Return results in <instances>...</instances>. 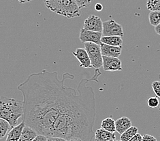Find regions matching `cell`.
<instances>
[{
	"label": "cell",
	"mask_w": 160,
	"mask_h": 141,
	"mask_svg": "<svg viewBox=\"0 0 160 141\" xmlns=\"http://www.w3.org/2000/svg\"><path fill=\"white\" fill-rule=\"evenodd\" d=\"M101 75L100 70L96 69L91 79H82L77 92L73 87L64 85L66 79L74 78L68 72L61 80L56 71L43 69L30 74L17 87L23 96L22 120L27 126L48 138L93 141L96 98L92 87L87 83L92 81L98 83Z\"/></svg>",
	"instance_id": "6da1fadb"
},
{
	"label": "cell",
	"mask_w": 160,
	"mask_h": 141,
	"mask_svg": "<svg viewBox=\"0 0 160 141\" xmlns=\"http://www.w3.org/2000/svg\"><path fill=\"white\" fill-rule=\"evenodd\" d=\"M24 115L23 101L2 96L0 99V118L7 121L12 128L18 125V120Z\"/></svg>",
	"instance_id": "7a4b0ae2"
},
{
	"label": "cell",
	"mask_w": 160,
	"mask_h": 141,
	"mask_svg": "<svg viewBox=\"0 0 160 141\" xmlns=\"http://www.w3.org/2000/svg\"><path fill=\"white\" fill-rule=\"evenodd\" d=\"M48 9L67 18L81 16V12L74 0H44Z\"/></svg>",
	"instance_id": "3957f363"
},
{
	"label": "cell",
	"mask_w": 160,
	"mask_h": 141,
	"mask_svg": "<svg viewBox=\"0 0 160 141\" xmlns=\"http://www.w3.org/2000/svg\"><path fill=\"white\" fill-rule=\"evenodd\" d=\"M84 45L90 58L92 67L96 69H99L103 66V56L100 45L94 43H85Z\"/></svg>",
	"instance_id": "277c9868"
},
{
	"label": "cell",
	"mask_w": 160,
	"mask_h": 141,
	"mask_svg": "<svg viewBox=\"0 0 160 141\" xmlns=\"http://www.w3.org/2000/svg\"><path fill=\"white\" fill-rule=\"evenodd\" d=\"M102 35L104 37L109 36H119L123 37L124 35L123 29L121 25L112 19L104 22L103 24V32Z\"/></svg>",
	"instance_id": "5b68a950"
},
{
	"label": "cell",
	"mask_w": 160,
	"mask_h": 141,
	"mask_svg": "<svg viewBox=\"0 0 160 141\" xmlns=\"http://www.w3.org/2000/svg\"><path fill=\"white\" fill-rule=\"evenodd\" d=\"M102 37V33L89 31V30H86L84 28H82L80 30L79 40L83 44L94 43L98 45H101V40Z\"/></svg>",
	"instance_id": "8992f818"
},
{
	"label": "cell",
	"mask_w": 160,
	"mask_h": 141,
	"mask_svg": "<svg viewBox=\"0 0 160 141\" xmlns=\"http://www.w3.org/2000/svg\"><path fill=\"white\" fill-rule=\"evenodd\" d=\"M103 24L104 22L100 17L96 15H90L84 21L82 28L91 31L102 33Z\"/></svg>",
	"instance_id": "52a82bcc"
},
{
	"label": "cell",
	"mask_w": 160,
	"mask_h": 141,
	"mask_svg": "<svg viewBox=\"0 0 160 141\" xmlns=\"http://www.w3.org/2000/svg\"><path fill=\"white\" fill-rule=\"evenodd\" d=\"M103 69L105 71H122V63L119 58L103 56Z\"/></svg>",
	"instance_id": "ba28073f"
},
{
	"label": "cell",
	"mask_w": 160,
	"mask_h": 141,
	"mask_svg": "<svg viewBox=\"0 0 160 141\" xmlns=\"http://www.w3.org/2000/svg\"><path fill=\"white\" fill-rule=\"evenodd\" d=\"M72 53L79 61L80 67L85 68L93 67L89 56L85 48H77L75 52Z\"/></svg>",
	"instance_id": "9c48e42d"
},
{
	"label": "cell",
	"mask_w": 160,
	"mask_h": 141,
	"mask_svg": "<svg viewBox=\"0 0 160 141\" xmlns=\"http://www.w3.org/2000/svg\"><path fill=\"white\" fill-rule=\"evenodd\" d=\"M102 54L104 56L114 57V58H119L121 54L122 47L112 46L105 44L100 45Z\"/></svg>",
	"instance_id": "30bf717a"
},
{
	"label": "cell",
	"mask_w": 160,
	"mask_h": 141,
	"mask_svg": "<svg viewBox=\"0 0 160 141\" xmlns=\"http://www.w3.org/2000/svg\"><path fill=\"white\" fill-rule=\"evenodd\" d=\"M26 126L25 121L22 120V122L14 128L11 129V130L7 134V138L6 141H19L22 132L23 128Z\"/></svg>",
	"instance_id": "8fae6325"
},
{
	"label": "cell",
	"mask_w": 160,
	"mask_h": 141,
	"mask_svg": "<svg viewBox=\"0 0 160 141\" xmlns=\"http://www.w3.org/2000/svg\"><path fill=\"white\" fill-rule=\"evenodd\" d=\"M115 125L116 132L121 135L132 126V121L128 117H122L115 121Z\"/></svg>",
	"instance_id": "7c38bea8"
},
{
	"label": "cell",
	"mask_w": 160,
	"mask_h": 141,
	"mask_svg": "<svg viewBox=\"0 0 160 141\" xmlns=\"http://www.w3.org/2000/svg\"><path fill=\"white\" fill-rule=\"evenodd\" d=\"M116 139L115 133L110 132L104 129H98L95 132L94 139L95 141H108Z\"/></svg>",
	"instance_id": "4fadbf2b"
},
{
	"label": "cell",
	"mask_w": 160,
	"mask_h": 141,
	"mask_svg": "<svg viewBox=\"0 0 160 141\" xmlns=\"http://www.w3.org/2000/svg\"><path fill=\"white\" fill-rule=\"evenodd\" d=\"M101 41L102 44H105L112 46H117V47H122L123 45V40L121 37L119 36H109V37H104L103 36Z\"/></svg>",
	"instance_id": "5bb4252c"
},
{
	"label": "cell",
	"mask_w": 160,
	"mask_h": 141,
	"mask_svg": "<svg viewBox=\"0 0 160 141\" xmlns=\"http://www.w3.org/2000/svg\"><path fill=\"white\" fill-rule=\"evenodd\" d=\"M38 135V134L36 131L34 130L33 128L26 125L22 132L19 141H33Z\"/></svg>",
	"instance_id": "9a60e30c"
},
{
	"label": "cell",
	"mask_w": 160,
	"mask_h": 141,
	"mask_svg": "<svg viewBox=\"0 0 160 141\" xmlns=\"http://www.w3.org/2000/svg\"><path fill=\"white\" fill-rule=\"evenodd\" d=\"M101 128L104 129L110 132L115 133L116 132L115 121L111 117L106 118L102 121Z\"/></svg>",
	"instance_id": "2e32d148"
},
{
	"label": "cell",
	"mask_w": 160,
	"mask_h": 141,
	"mask_svg": "<svg viewBox=\"0 0 160 141\" xmlns=\"http://www.w3.org/2000/svg\"><path fill=\"white\" fill-rule=\"evenodd\" d=\"M138 133V128L136 126H132L129 128L128 130L125 131L123 134H122L120 136V140L122 141H129L131 140L133 137Z\"/></svg>",
	"instance_id": "e0dca14e"
},
{
	"label": "cell",
	"mask_w": 160,
	"mask_h": 141,
	"mask_svg": "<svg viewBox=\"0 0 160 141\" xmlns=\"http://www.w3.org/2000/svg\"><path fill=\"white\" fill-rule=\"evenodd\" d=\"M148 21H149L150 24L155 27L160 24V11L150 12L148 14Z\"/></svg>",
	"instance_id": "ac0fdd59"
},
{
	"label": "cell",
	"mask_w": 160,
	"mask_h": 141,
	"mask_svg": "<svg viewBox=\"0 0 160 141\" xmlns=\"http://www.w3.org/2000/svg\"><path fill=\"white\" fill-rule=\"evenodd\" d=\"M10 128H12L10 124L7 121L0 118V139H2L6 136Z\"/></svg>",
	"instance_id": "d6986e66"
},
{
	"label": "cell",
	"mask_w": 160,
	"mask_h": 141,
	"mask_svg": "<svg viewBox=\"0 0 160 141\" xmlns=\"http://www.w3.org/2000/svg\"><path fill=\"white\" fill-rule=\"evenodd\" d=\"M147 7L151 12L160 11V0H147Z\"/></svg>",
	"instance_id": "ffe728a7"
},
{
	"label": "cell",
	"mask_w": 160,
	"mask_h": 141,
	"mask_svg": "<svg viewBox=\"0 0 160 141\" xmlns=\"http://www.w3.org/2000/svg\"><path fill=\"white\" fill-rule=\"evenodd\" d=\"M159 104V101L158 97L157 96H152L148 99L147 101V105L149 106L150 108H156L158 107Z\"/></svg>",
	"instance_id": "44dd1931"
},
{
	"label": "cell",
	"mask_w": 160,
	"mask_h": 141,
	"mask_svg": "<svg viewBox=\"0 0 160 141\" xmlns=\"http://www.w3.org/2000/svg\"><path fill=\"white\" fill-rule=\"evenodd\" d=\"M151 86L156 96L160 98V82L158 81H155L152 83Z\"/></svg>",
	"instance_id": "7402d4cb"
},
{
	"label": "cell",
	"mask_w": 160,
	"mask_h": 141,
	"mask_svg": "<svg viewBox=\"0 0 160 141\" xmlns=\"http://www.w3.org/2000/svg\"><path fill=\"white\" fill-rule=\"evenodd\" d=\"M74 2L77 3V4L79 7L80 9L84 8L89 6V5L92 2V0H74Z\"/></svg>",
	"instance_id": "603a6c76"
},
{
	"label": "cell",
	"mask_w": 160,
	"mask_h": 141,
	"mask_svg": "<svg viewBox=\"0 0 160 141\" xmlns=\"http://www.w3.org/2000/svg\"><path fill=\"white\" fill-rule=\"evenodd\" d=\"M142 141H158L153 136L145 134L142 136Z\"/></svg>",
	"instance_id": "cb8c5ba5"
},
{
	"label": "cell",
	"mask_w": 160,
	"mask_h": 141,
	"mask_svg": "<svg viewBox=\"0 0 160 141\" xmlns=\"http://www.w3.org/2000/svg\"><path fill=\"white\" fill-rule=\"evenodd\" d=\"M33 141H48V137L42 134H38Z\"/></svg>",
	"instance_id": "d4e9b609"
},
{
	"label": "cell",
	"mask_w": 160,
	"mask_h": 141,
	"mask_svg": "<svg viewBox=\"0 0 160 141\" xmlns=\"http://www.w3.org/2000/svg\"><path fill=\"white\" fill-rule=\"evenodd\" d=\"M129 141H142V136L139 133H138L136 135H135L133 138L129 140Z\"/></svg>",
	"instance_id": "484cf974"
},
{
	"label": "cell",
	"mask_w": 160,
	"mask_h": 141,
	"mask_svg": "<svg viewBox=\"0 0 160 141\" xmlns=\"http://www.w3.org/2000/svg\"><path fill=\"white\" fill-rule=\"evenodd\" d=\"M48 141H68V140L62 138H59V137H50V138H48Z\"/></svg>",
	"instance_id": "4316f807"
},
{
	"label": "cell",
	"mask_w": 160,
	"mask_h": 141,
	"mask_svg": "<svg viewBox=\"0 0 160 141\" xmlns=\"http://www.w3.org/2000/svg\"><path fill=\"white\" fill-rule=\"evenodd\" d=\"M95 9H96V10L98 11V12H100V11L103 10V6L101 4V3H98L95 5Z\"/></svg>",
	"instance_id": "83f0119b"
},
{
	"label": "cell",
	"mask_w": 160,
	"mask_h": 141,
	"mask_svg": "<svg viewBox=\"0 0 160 141\" xmlns=\"http://www.w3.org/2000/svg\"><path fill=\"white\" fill-rule=\"evenodd\" d=\"M155 33H157L158 35H160V24H159L158 26H155Z\"/></svg>",
	"instance_id": "f1b7e54d"
},
{
	"label": "cell",
	"mask_w": 160,
	"mask_h": 141,
	"mask_svg": "<svg viewBox=\"0 0 160 141\" xmlns=\"http://www.w3.org/2000/svg\"><path fill=\"white\" fill-rule=\"evenodd\" d=\"M17 1L21 3H25L27 2H32L33 0H17Z\"/></svg>",
	"instance_id": "f546056e"
},
{
	"label": "cell",
	"mask_w": 160,
	"mask_h": 141,
	"mask_svg": "<svg viewBox=\"0 0 160 141\" xmlns=\"http://www.w3.org/2000/svg\"><path fill=\"white\" fill-rule=\"evenodd\" d=\"M68 141H82L81 139H78V138H73V139H71L70 140H68Z\"/></svg>",
	"instance_id": "4dcf8cb0"
},
{
	"label": "cell",
	"mask_w": 160,
	"mask_h": 141,
	"mask_svg": "<svg viewBox=\"0 0 160 141\" xmlns=\"http://www.w3.org/2000/svg\"><path fill=\"white\" fill-rule=\"evenodd\" d=\"M108 141H115L114 140H108Z\"/></svg>",
	"instance_id": "1f68e13d"
},
{
	"label": "cell",
	"mask_w": 160,
	"mask_h": 141,
	"mask_svg": "<svg viewBox=\"0 0 160 141\" xmlns=\"http://www.w3.org/2000/svg\"><path fill=\"white\" fill-rule=\"evenodd\" d=\"M115 141H122V140H115Z\"/></svg>",
	"instance_id": "d6a6232c"
},
{
	"label": "cell",
	"mask_w": 160,
	"mask_h": 141,
	"mask_svg": "<svg viewBox=\"0 0 160 141\" xmlns=\"http://www.w3.org/2000/svg\"><path fill=\"white\" fill-rule=\"evenodd\" d=\"M159 78H160V75H159Z\"/></svg>",
	"instance_id": "836d02e7"
},
{
	"label": "cell",
	"mask_w": 160,
	"mask_h": 141,
	"mask_svg": "<svg viewBox=\"0 0 160 141\" xmlns=\"http://www.w3.org/2000/svg\"><path fill=\"white\" fill-rule=\"evenodd\" d=\"M159 110H160V109H159Z\"/></svg>",
	"instance_id": "e575fe53"
}]
</instances>
